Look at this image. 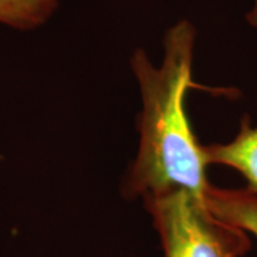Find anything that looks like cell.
I'll use <instances>...</instances> for the list:
<instances>
[{
	"instance_id": "4",
	"label": "cell",
	"mask_w": 257,
	"mask_h": 257,
	"mask_svg": "<svg viewBox=\"0 0 257 257\" xmlns=\"http://www.w3.org/2000/svg\"><path fill=\"white\" fill-rule=\"evenodd\" d=\"M204 200L211 213L257 237V194L248 189L233 190L210 186Z\"/></svg>"
},
{
	"instance_id": "5",
	"label": "cell",
	"mask_w": 257,
	"mask_h": 257,
	"mask_svg": "<svg viewBox=\"0 0 257 257\" xmlns=\"http://www.w3.org/2000/svg\"><path fill=\"white\" fill-rule=\"evenodd\" d=\"M57 8V0H0V23L12 28H37Z\"/></svg>"
},
{
	"instance_id": "1",
	"label": "cell",
	"mask_w": 257,
	"mask_h": 257,
	"mask_svg": "<svg viewBox=\"0 0 257 257\" xmlns=\"http://www.w3.org/2000/svg\"><path fill=\"white\" fill-rule=\"evenodd\" d=\"M194 39L192 23L180 20L166 33L160 67L143 50H136L132 57L143 110L138 121V156L123 187L127 197L146 199L173 190H189L204 197L210 189L204 146L199 145L184 109L193 84Z\"/></svg>"
},
{
	"instance_id": "2",
	"label": "cell",
	"mask_w": 257,
	"mask_h": 257,
	"mask_svg": "<svg viewBox=\"0 0 257 257\" xmlns=\"http://www.w3.org/2000/svg\"><path fill=\"white\" fill-rule=\"evenodd\" d=\"M163 250V257H241L251 246L248 234L217 219L204 197L189 190L143 199Z\"/></svg>"
},
{
	"instance_id": "3",
	"label": "cell",
	"mask_w": 257,
	"mask_h": 257,
	"mask_svg": "<svg viewBox=\"0 0 257 257\" xmlns=\"http://www.w3.org/2000/svg\"><path fill=\"white\" fill-rule=\"evenodd\" d=\"M207 163H217L239 170L248 182V190L257 194V126L243 120L237 136L226 145L204 146Z\"/></svg>"
}]
</instances>
